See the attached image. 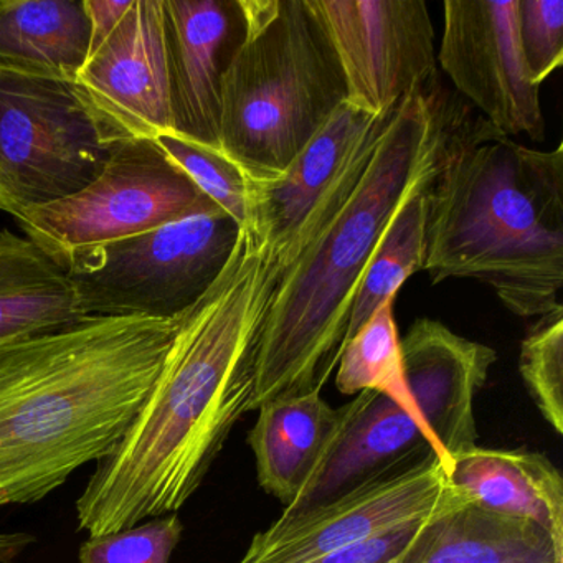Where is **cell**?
Masks as SVG:
<instances>
[{"label":"cell","mask_w":563,"mask_h":563,"mask_svg":"<svg viewBox=\"0 0 563 563\" xmlns=\"http://www.w3.org/2000/svg\"><path fill=\"white\" fill-rule=\"evenodd\" d=\"M180 318H84L0 344V507L34 504L110 456Z\"/></svg>","instance_id":"obj_2"},{"label":"cell","mask_w":563,"mask_h":563,"mask_svg":"<svg viewBox=\"0 0 563 563\" xmlns=\"http://www.w3.org/2000/svg\"><path fill=\"white\" fill-rule=\"evenodd\" d=\"M401 352L408 387L440 443L446 471L453 457L477 446L474 401L497 352L430 318L410 325L401 339Z\"/></svg>","instance_id":"obj_15"},{"label":"cell","mask_w":563,"mask_h":563,"mask_svg":"<svg viewBox=\"0 0 563 563\" xmlns=\"http://www.w3.org/2000/svg\"><path fill=\"white\" fill-rule=\"evenodd\" d=\"M286 265L245 225L206 295L180 316L163 368L117 450L77 500L91 537L176 514L252 411L256 355Z\"/></svg>","instance_id":"obj_1"},{"label":"cell","mask_w":563,"mask_h":563,"mask_svg":"<svg viewBox=\"0 0 563 563\" xmlns=\"http://www.w3.org/2000/svg\"><path fill=\"white\" fill-rule=\"evenodd\" d=\"M331 44L345 101L390 113L411 95L433 90L434 31L424 0H306Z\"/></svg>","instance_id":"obj_10"},{"label":"cell","mask_w":563,"mask_h":563,"mask_svg":"<svg viewBox=\"0 0 563 563\" xmlns=\"http://www.w3.org/2000/svg\"><path fill=\"white\" fill-rule=\"evenodd\" d=\"M519 372L547 423L563 433V308L542 316L520 345Z\"/></svg>","instance_id":"obj_24"},{"label":"cell","mask_w":563,"mask_h":563,"mask_svg":"<svg viewBox=\"0 0 563 563\" xmlns=\"http://www.w3.org/2000/svg\"><path fill=\"white\" fill-rule=\"evenodd\" d=\"M390 113L341 104L278 179L250 183V220L286 268L311 245L361 177Z\"/></svg>","instance_id":"obj_11"},{"label":"cell","mask_w":563,"mask_h":563,"mask_svg":"<svg viewBox=\"0 0 563 563\" xmlns=\"http://www.w3.org/2000/svg\"><path fill=\"white\" fill-rule=\"evenodd\" d=\"M131 5H133V0H84L88 24H90L88 55L97 51L110 37L111 32L123 21Z\"/></svg>","instance_id":"obj_28"},{"label":"cell","mask_w":563,"mask_h":563,"mask_svg":"<svg viewBox=\"0 0 563 563\" xmlns=\"http://www.w3.org/2000/svg\"><path fill=\"white\" fill-rule=\"evenodd\" d=\"M446 476L467 503L530 520L563 547V479L543 454L476 446L453 457Z\"/></svg>","instance_id":"obj_16"},{"label":"cell","mask_w":563,"mask_h":563,"mask_svg":"<svg viewBox=\"0 0 563 563\" xmlns=\"http://www.w3.org/2000/svg\"><path fill=\"white\" fill-rule=\"evenodd\" d=\"M398 563H563L545 530L471 503L431 517Z\"/></svg>","instance_id":"obj_18"},{"label":"cell","mask_w":563,"mask_h":563,"mask_svg":"<svg viewBox=\"0 0 563 563\" xmlns=\"http://www.w3.org/2000/svg\"><path fill=\"white\" fill-rule=\"evenodd\" d=\"M156 143L207 199L232 217L240 227L249 223V177L222 151L176 134H164L157 137Z\"/></svg>","instance_id":"obj_23"},{"label":"cell","mask_w":563,"mask_h":563,"mask_svg":"<svg viewBox=\"0 0 563 563\" xmlns=\"http://www.w3.org/2000/svg\"><path fill=\"white\" fill-rule=\"evenodd\" d=\"M88 48L84 0H0V68L75 80Z\"/></svg>","instance_id":"obj_20"},{"label":"cell","mask_w":563,"mask_h":563,"mask_svg":"<svg viewBox=\"0 0 563 563\" xmlns=\"http://www.w3.org/2000/svg\"><path fill=\"white\" fill-rule=\"evenodd\" d=\"M430 519L405 523L384 536L328 553L314 563H398Z\"/></svg>","instance_id":"obj_27"},{"label":"cell","mask_w":563,"mask_h":563,"mask_svg":"<svg viewBox=\"0 0 563 563\" xmlns=\"http://www.w3.org/2000/svg\"><path fill=\"white\" fill-rule=\"evenodd\" d=\"M467 503L428 451L256 533L240 563H314L328 553Z\"/></svg>","instance_id":"obj_9"},{"label":"cell","mask_w":563,"mask_h":563,"mask_svg":"<svg viewBox=\"0 0 563 563\" xmlns=\"http://www.w3.org/2000/svg\"><path fill=\"white\" fill-rule=\"evenodd\" d=\"M173 134L220 150V91L243 37L239 0H163Z\"/></svg>","instance_id":"obj_14"},{"label":"cell","mask_w":563,"mask_h":563,"mask_svg":"<svg viewBox=\"0 0 563 563\" xmlns=\"http://www.w3.org/2000/svg\"><path fill=\"white\" fill-rule=\"evenodd\" d=\"M249 434L256 476L266 493L288 507L328 453L339 427V408L321 391L291 395L263 405Z\"/></svg>","instance_id":"obj_17"},{"label":"cell","mask_w":563,"mask_h":563,"mask_svg":"<svg viewBox=\"0 0 563 563\" xmlns=\"http://www.w3.org/2000/svg\"><path fill=\"white\" fill-rule=\"evenodd\" d=\"M128 141L75 80L0 68V210L67 199L90 186Z\"/></svg>","instance_id":"obj_7"},{"label":"cell","mask_w":563,"mask_h":563,"mask_svg":"<svg viewBox=\"0 0 563 563\" xmlns=\"http://www.w3.org/2000/svg\"><path fill=\"white\" fill-rule=\"evenodd\" d=\"M431 183L404 200L382 235L352 302L347 342L385 301L397 298L408 278L424 268Z\"/></svg>","instance_id":"obj_22"},{"label":"cell","mask_w":563,"mask_h":563,"mask_svg":"<svg viewBox=\"0 0 563 563\" xmlns=\"http://www.w3.org/2000/svg\"><path fill=\"white\" fill-rule=\"evenodd\" d=\"M456 121L434 90L391 111L347 199L279 278L260 338L252 411L321 391L338 371L365 268L398 207L437 176Z\"/></svg>","instance_id":"obj_3"},{"label":"cell","mask_w":563,"mask_h":563,"mask_svg":"<svg viewBox=\"0 0 563 563\" xmlns=\"http://www.w3.org/2000/svg\"><path fill=\"white\" fill-rule=\"evenodd\" d=\"M35 537L27 532L0 533V563H12L22 555Z\"/></svg>","instance_id":"obj_29"},{"label":"cell","mask_w":563,"mask_h":563,"mask_svg":"<svg viewBox=\"0 0 563 563\" xmlns=\"http://www.w3.org/2000/svg\"><path fill=\"white\" fill-rule=\"evenodd\" d=\"M75 84L126 140L173 134L163 0H133L110 37L88 55Z\"/></svg>","instance_id":"obj_13"},{"label":"cell","mask_w":563,"mask_h":563,"mask_svg":"<svg viewBox=\"0 0 563 563\" xmlns=\"http://www.w3.org/2000/svg\"><path fill=\"white\" fill-rule=\"evenodd\" d=\"M243 37L220 91V151L272 183L345 101L331 44L306 0H239Z\"/></svg>","instance_id":"obj_5"},{"label":"cell","mask_w":563,"mask_h":563,"mask_svg":"<svg viewBox=\"0 0 563 563\" xmlns=\"http://www.w3.org/2000/svg\"><path fill=\"white\" fill-rule=\"evenodd\" d=\"M81 319L60 260L29 235L0 230V344Z\"/></svg>","instance_id":"obj_19"},{"label":"cell","mask_w":563,"mask_h":563,"mask_svg":"<svg viewBox=\"0 0 563 563\" xmlns=\"http://www.w3.org/2000/svg\"><path fill=\"white\" fill-rule=\"evenodd\" d=\"M217 209L156 140L120 144L103 173L80 192L25 210L19 223L52 255L117 242Z\"/></svg>","instance_id":"obj_8"},{"label":"cell","mask_w":563,"mask_h":563,"mask_svg":"<svg viewBox=\"0 0 563 563\" xmlns=\"http://www.w3.org/2000/svg\"><path fill=\"white\" fill-rule=\"evenodd\" d=\"M242 227L219 207L60 256L81 318L176 319L225 268Z\"/></svg>","instance_id":"obj_6"},{"label":"cell","mask_w":563,"mask_h":563,"mask_svg":"<svg viewBox=\"0 0 563 563\" xmlns=\"http://www.w3.org/2000/svg\"><path fill=\"white\" fill-rule=\"evenodd\" d=\"M517 8L519 0H446L437 60L494 130L542 143L540 87L523 62Z\"/></svg>","instance_id":"obj_12"},{"label":"cell","mask_w":563,"mask_h":563,"mask_svg":"<svg viewBox=\"0 0 563 563\" xmlns=\"http://www.w3.org/2000/svg\"><path fill=\"white\" fill-rule=\"evenodd\" d=\"M431 283L473 279L517 318L562 308L563 146H522L457 118L428 189Z\"/></svg>","instance_id":"obj_4"},{"label":"cell","mask_w":563,"mask_h":563,"mask_svg":"<svg viewBox=\"0 0 563 563\" xmlns=\"http://www.w3.org/2000/svg\"><path fill=\"white\" fill-rule=\"evenodd\" d=\"M517 31L529 77L542 87L563 65V0H519Z\"/></svg>","instance_id":"obj_26"},{"label":"cell","mask_w":563,"mask_h":563,"mask_svg":"<svg viewBox=\"0 0 563 563\" xmlns=\"http://www.w3.org/2000/svg\"><path fill=\"white\" fill-rule=\"evenodd\" d=\"M394 305L395 299L385 301L349 339L335 371V387L344 395L372 390L390 398L420 424L444 466L440 443L424 421L408 387Z\"/></svg>","instance_id":"obj_21"},{"label":"cell","mask_w":563,"mask_h":563,"mask_svg":"<svg viewBox=\"0 0 563 563\" xmlns=\"http://www.w3.org/2000/svg\"><path fill=\"white\" fill-rule=\"evenodd\" d=\"M183 536L177 514L146 520L120 532L90 537L80 549V563H169Z\"/></svg>","instance_id":"obj_25"}]
</instances>
